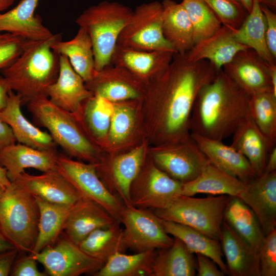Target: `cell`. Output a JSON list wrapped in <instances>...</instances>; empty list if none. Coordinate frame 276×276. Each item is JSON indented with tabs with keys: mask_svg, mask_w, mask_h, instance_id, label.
Returning <instances> with one entry per match:
<instances>
[{
	"mask_svg": "<svg viewBox=\"0 0 276 276\" xmlns=\"http://www.w3.org/2000/svg\"><path fill=\"white\" fill-rule=\"evenodd\" d=\"M219 71L208 60L191 61L174 54L167 68L146 84L141 100V117L149 146L190 138V120L197 96Z\"/></svg>",
	"mask_w": 276,
	"mask_h": 276,
	"instance_id": "cell-1",
	"label": "cell"
},
{
	"mask_svg": "<svg viewBox=\"0 0 276 276\" xmlns=\"http://www.w3.org/2000/svg\"><path fill=\"white\" fill-rule=\"evenodd\" d=\"M250 95L222 69L199 91L190 120V134L221 140L233 135L249 115Z\"/></svg>",
	"mask_w": 276,
	"mask_h": 276,
	"instance_id": "cell-2",
	"label": "cell"
},
{
	"mask_svg": "<svg viewBox=\"0 0 276 276\" xmlns=\"http://www.w3.org/2000/svg\"><path fill=\"white\" fill-rule=\"evenodd\" d=\"M60 39L61 35L57 34L43 40H29L20 55L1 71L23 102L47 97V89L56 80L59 69V56L51 47Z\"/></svg>",
	"mask_w": 276,
	"mask_h": 276,
	"instance_id": "cell-3",
	"label": "cell"
},
{
	"mask_svg": "<svg viewBox=\"0 0 276 276\" xmlns=\"http://www.w3.org/2000/svg\"><path fill=\"white\" fill-rule=\"evenodd\" d=\"M28 109L36 123L48 130L67 156L92 164L100 160L104 152L93 142L72 113L53 104L46 96L28 101Z\"/></svg>",
	"mask_w": 276,
	"mask_h": 276,
	"instance_id": "cell-4",
	"label": "cell"
},
{
	"mask_svg": "<svg viewBox=\"0 0 276 276\" xmlns=\"http://www.w3.org/2000/svg\"><path fill=\"white\" fill-rule=\"evenodd\" d=\"M39 215L35 197L18 178L11 181L0 197V229L19 252H32Z\"/></svg>",
	"mask_w": 276,
	"mask_h": 276,
	"instance_id": "cell-5",
	"label": "cell"
},
{
	"mask_svg": "<svg viewBox=\"0 0 276 276\" xmlns=\"http://www.w3.org/2000/svg\"><path fill=\"white\" fill-rule=\"evenodd\" d=\"M132 14L133 10L127 6L104 1L89 7L76 19V23L91 39L96 71L111 64L118 37Z\"/></svg>",
	"mask_w": 276,
	"mask_h": 276,
	"instance_id": "cell-6",
	"label": "cell"
},
{
	"mask_svg": "<svg viewBox=\"0 0 276 276\" xmlns=\"http://www.w3.org/2000/svg\"><path fill=\"white\" fill-rule=\"evenodd\" d=\"M231 197L196 198L181 195L168 208L153 213L161 219L186 225L220 241L224 211Z\"/></svg>",
	"mask_w": 276,
	"mask_h": 276,
	"instance_id": "cell-7",
	"label": "cell"
},
{
	"mask_svg": "<svg viewBox=\"0 0 276 276\" xmlns=\"http://www.w3.org/2000/svg\"><path fill=\"white\" fill-rule=\"evenodd\" d=\"M163 7L157 1L143 3L120 33L117 45L136 50L166 51L176 54L163 33Z\"/></svg>",
	"mask_w": 276,
	"mask_h": 276,
	"instance_id": "cell-8",
	"label": "cell"
},
{
	"mask_svg": "<svg viewBox=\"0 0 276 276\" xmlns=\"http://www.w3.org/2000/svg\"><path fill=\"white\" fill-rule=\"evenodd\" d=\"M182 183L158 168L147 152L144 164L130 187L131 204L145 209H166L181 195Z\"/></svg>",
	"mask_w": 276,
	"mask_h": 276,
	"instance_id": "cell-9",
	"label": "cell"
},
{
	"mask_svg": "<svg viewBox=\"0 0 276 276\" xmlns=\"http://www.w3.org/2000/svg\"><path fill=\"white\" fill-rule=\"evenodd\" d=\"M146 140L128 151L110 155L104 152L95 164L98 176L106 188L125 205H131L130 190L146 158Z\"/></svg>",
	"mask_w": 276,
	"mask_h": 276,
	"instance_id": "cell-10",
	"label": "cell"
},
{
	"mask_svg": "<svg viewBox=\"0 0 276 276\" xmlns=\"http://www.w3.org/2000/svg\"><path fill=\"white\" fill-rule=\"evenodd\" d=\"M56 170L70 182L82 198L98 203L119 221L125 204L106 188L97 175L95 164L75 160L66 155L59 154Z\"/></svg>",
	"mask_w": 276,
	"mask_h": 276,
	"instance_id": "cell-11",
	"label": "cell"
},
{
	"mask_svg": "<svg viewBox=\"0 0 276 276\" xmlns=\"http://www.w3.org/2000/svg\"><path fill=\"white\" fill-rule=\"evenodd\" d=\"M148 154L158 168L182 183L195 179L209 162L191 137L180 142L149 145Z\"/></svg>",
	"mask_w": 276,
	"mask_h": 276,
	"instance_id": "cell-12",
	"label": "cell"
},
{
	"mask_svg": "<svg viewBox=\"0 0 276 276\" xmlns=\"http://www.w3.org/2000/svg\"><path fill=\"white\" fill-rule=\"evenodd\" d=\"M119 221L124 226L127 249L137 252L168 247L173 243L174 238L166 233L159 218L147 209L124 205Z\"/></svg>",
	"mask_w": 276,
	"mask_h": 276,
	"instance_id": "cell-13",
	"label": "cell"
},
{
	"mask_svg": "<svg viewBox=\"0 0 276 276\" xmlns=\"http://www.w3.org/2000/svg\"><path fill=\"white\" fill-rule=\"evenodd\" d=\"M51 276H78L96 273L104 263L90 257L62 233L52 245L30 254Z\"/></svg>",
	"mask_w": 276,
	"mask_h": 276,
	"instance_id": "cell-14",
	"label": "cell"
},
{
	"mask_svg": "<svg viewBox=\"0 0 276 276\" xmlns=\"http://www.w3.org/2000/svg\"><path fill=\"white\" fill-rule=\"evenodd\" d=\"M141 100L113 103L105 153L110 155L122 153L146 140L141 117Z\"/></svg>",
	"mask_w": 276,
	"mask_h": 276,
	"instance_id": "cell-15",
	"label": "cell"
},
{
	"mask_svg": "<svg viewBox=\"0 0 276 276\" xmlns=\"http://www.w3.org/2000/svg\"><path fill=\"white\" fill-rule=\"evenodd\" d=\"M85 84L94 96L112 103L142 99L146 88V83L128 70L112 64L95 70Z\"/></svg>",
	"mask_w": 276,
	"mask_h": 276,
	"instance_id": "cell-16",
	"label": "cell"
},
{
	"mask_svg": "<svg viewBox=\"0 0 276 276\" xmlns=\"http://www.w3.org/2000/svg\"><path fill=\"white\" fill-rule=\"evenodd\" d=\"M58 56V75L55 81L48 87L47 96L53 104L77 117L84 102L93 95L67 57Z\"/></svg>",
	"mask_w": 276,
	"mask_h": 276,
	"instance_id": "cell-17",
	"label": "cell"
},
{
	"mask_svg": "<svg viewBox=\"0 0 276 276\" xmlns=\"http://www.w3.org/2000/svg\"><path fill=\"white\" fill-rule=\"evenodd\" d=\"M270 66L254 50L248 48L238 52L222 70L237 85L251 95L265 91L273 93Z\"/></svg>",
	"mask_w": 276,
	"mask_h": 276,
	"instance_id": "cell-18",
	"label": "cell"
},
{
	"mask_svg": "<svg viewBox=\"0 0 276 276\" xmlns=\"http://www.w3.org/2000/svg\"><path fill=\"white\" fill-rule=\"evenodd\" d=\"M238 197L254 212L265 236L276 228V171L255 177Z\"/></svg>",
	"mask_w": 276,
	"mask_h": 276,
	"instance_id": "cell-19",
	"label": "cell"
},
{
	"mask_svg": "<svg viewBox=\"0 0 276 276\" xmlns=\"http://www.w3.org/2000/svg\"><path fill=\"white\" fill-rule=\"evenodd\" d=\"M20 95L11 90L5 107L0 110V120L11 128L16 141L42 150H57V144L49 132L41 130L23 114Z\"/></svg>",
	"mask_w": 276,
	"mask_h": 276,
	"instance_id": "cell-20",
	"label": "cell"
},
{
	"mask_svg": "<svg viewBox=\"0 0 276 276\" xmlns=\"http://www.w3.org/2000/svg\"><path fill=\"white\" fill-rule=\"evenodd\" d=\"M174 54L169 51H147L116 44L111 64L127 69L147 84L165 72Z\"/></svg>",
	"mask_w": 276,
	"mask_h": 276,
	"instance_id": "cell-21",
	"label": "cell"
},
{
	"mask_svg": "<svg viewBox=\"0 0 276 276\" xmlns=\"http://www.w3.org/2000/svg\"><path fill=\"white\" fill-rule=\"evenodd\" d=\"M116 221L98 203L81 198L71 209L64 225L63 234L79 245L92 232L108 227Z\"/></svg>",
	"mask_w": 276,
	"mask_h": 276,
	"instance_id": "cell-22",
	"label": "cell"
},
{
	"mask_svg": "<svg viewBox=\"0 0 276 276\" xmlns=\"http://www.w3.org/2000/svg\"><path fill=\"white\" fill-rule=\"evenodd\" d=\"M57 151L42 150L21 144H13L0 150V165L10 181L17 179L26 169L42 172L56 169Z\"/></svg>",
	"mask_w": 276,
	"mask_h": 276,
	"instance_id": "cell-23",
	"label": "cell"
},
{
	"mask_svg": "<svg viewBox=\"0 0 276 276\" xmlns=\"http://www.w3.org/2000/svg\"><path fill=\"white\" fill-rule=\"evenodd\" d=\"M35 197L49 202L73 206L82 197L56 169L33 175L25 171L17 178Z\"/></svg>",
	"mask_w": 276,
	"mask_h": 276,
	"instance_id": "cell-24",
	"label": "cell"
},
{
	"mask_svg": "<svg viewBox=\"0 0 276 276\" xmlns=\"http://www.w3.org/2000/svg\"><path fill=\"white\" fill-rule=\"evenodd\" d=\"M200 150L216 167L245 183L256 176L247 159L222 141L190 134Z\"/></svg>",
	"mask_w": 276,
	"mask_h": 276,
	"instance_id": "cell-25",
	"label": "cell"
},
{
	"mask_svg": "<svg viewBox=\"0 0 276 276\" xmlns=\"http://www.w3.org/2000/svg\"><path fill=\"white\" fill-rule=\"evenodd\" d=\"M39 0H20L13 8L0 13V33L8 32L31 41L48 39L53 34L35 14Z\"/></svg>",
	"mask_w": 276,
	"mask_h": 276,
	"instance_id": "cell-26",
	"label": "cell"
},
{
	"mask_svg": "<svg viewBox=\"0 0 276 276\" xmlns=\"http://www.w3.org/2000/svg\"><path fill=\"white\" fill-rule=\"evenodd\" d=\"M248 48L236 40L234 29L222 25L213 35L194 44L186 55L191 61L208 60L220 71L238 52Z\"/></svg>",
	"mask_w": 276,
	"mask_h": 276,
	"instance_id": "cell-27",
	"label": "cell"
},
{
	"mask_svg": "<svg viewBox=\"0 0 276 276\" xmlns=\"http://www.w3.org/2000/svg\"><path fill=\"white\" fill-rule=\"evenodd\" d=\"M232 136L231 146L247 159L256 176L262 175L269 154L275 143L260 131L250 114Z\"/></svg>",
	"mask_w": 276,
	"mask_h": 276,
	"instance_id": "cell-28",
	"label": "cell"
},
{
	"mask_svg": "<svg viewBox=\"0 0 276 276\" xmlns=\"http://www.w3.org/2000/svg\"><path fill=\"white\" fill-rule=\"evenodd\" d=\"M220 242L226 261L227 274L260 276L258 253L224 221Z\"/></svg>",
	"mask_w": 276,
	"mask_h": 276,
	"instance_id": "cell-29",
	"label": "cell"
},
{
	"mask_svg": "<svg viewBox=\"0 0 276 276\" xmlns=\"http://www.w3.org/2000/svg\"><path fill=\"white\" fill-rule=\"evenodd\" d=\"M245 186L246 183L209 161L195 179L182 183L181 195L194 196L198 194H208L239 197Z\"/></svg>",
	"mask_w": 276,
	"mask_h": 276,
	"instance_id": "cell-30",
	"label": "cell"
},
{
	"mask_svg": "<svg viewBox=\"0 0 276 276\" xmlns=\"http://www.w3.org/2000/svg\"><path fill=\"white\" fill-rule=\"evenodd\" d=\"M114 109V105L102 97L93 96L84 102L75 117L93 141L104 152Z\"/></svg>",
	"mask_w": 276,
	"mask_h": 276,
	"instance_id": "cell-31",
	"label": "cell"
},
{
	"mask_svg": "<svg viewBox=\"0 0 276 276\" xmlns=\"http://www.w3.org/2000/svg\"><path fill=\"white\" fill-rule=\"evenodd\" d=\"M162 29L164 37L176 53L184 54L194 46L192 27L181 3L164 0Z\"/></svg>",
	"mask_w": 276,
	"mask_h": 276,
	"instance_id": "cell-32",
	"label": "cell"
},
{
	"mask_svg": "<svg viewBox=\"0 0 276 276\" xmlns=\"http://www.w3.org/2000/svg\"><path fill=\"white\" fill-rule=\"evenodd\" d=\"M223 221L258 253L265 235L256 215L240 198L231 197Z\"/></svg>",
	"mask_w": 276,
	"mask_h": 276,
	"instance_id": "cell-33",
	"label": "cell"
},
{
	"mask_svg": "<svg viewBox=\"0 0 276 276\" xmlns=\"http://www.w3.org/2000/svg\"><path fill=\"white\" fill-rule=\"evenodd\" d=\"M159 219L166 233L180 240L190 252L200 254L209 257L225 274H227L220 241L211 238L186 225Z\"/></svg>",
	"mask_w": 276,
	"mask_h": 276,
	"instance_id": "cell-34",
	"label": "cell"
},
{
	"mask_svg": "<svg viewBox=\"0 0 276 276\" xmlns=\"http://www.w3.org/2000/svg\"><path fill=\"white\" fill-rule=\"evenodd\" d=\"M51 48L58 55L67 57L85 83L91 79L95 71L94 54L91 39L84 29L79 27L73 38L68 41L58 40Z\"/></svg>",
	"mask_w": 276,
	"mask_h": 276,
	"instance_id": "cell-35",
	"label": "cell"
},
{
	"mask_svg": "<svg viewBox=\"0 0 276 276\" xmlns=\"http://www.w3.org/2000/svg\"><path fill=\"white\" fill-rule=\"evenodd\" d=\"M169 247L158 249L155 257L152 276H194L196 260L183 243L174 237Z\"/></svg>",
	"mask_w": 276,
	"mask_h": 276,
	"instance_id": "cell-36",
	"label": "cell"
},
{
	"mask_svg": "<svg viewBox=\"0 0 276 276\" xmlns=\"http://www.w3.org/2000/svg\"><path fill=\"white\" fill-rule=\"evenodd\" d=\"M234 37L239 43L254 50L269 65H275L266 41V22L258 0H252L251 11L241 26L234 29Z\"/></svg>",
	"mask_w": 276,
	"mask_h": 276,
	"instance_id": "cell-37",
	"label": "cell"
},
{
	"mask_svg": "<svg viewBox=\"0 0 276 276\" xmlns=\"http://www.w3.org/2000/svg\"><path fill=\"white\" fill-rule=\"evenodd\" d=\"M35 197L40 215L37 240L30 254L39 252L59 238L63 232L65 221L72 207L49 202Z\"/></svg>",
	"mask_w": 276,
	"mask_h": 276,
	"instance_id": "cell-38",
	"label": "cell"
},
{
	"mask_svg": "<svg viewBox=\"0 0 276 276\" xmlns=\"http://www.w3.org/2000/svg\"><path fill=\"white\" fill-rule=\"evenodd\" d=\"M156 249L127 255L119 252L112 256L95 276H152Z\"/></svg>",
	"mask_w": 276,
	"mask_h": 276,
	"instance_id": "cell-39",
	"label": "cell"
},
{
	"mask_svg": "<svg viewBox=\"0 0 276 276\" xmlns=\"http://www.w3.org/2000/svg\"><path fill=\"white\" fill-rule=\"evenodd\" d=\"M120 222L99 228L89 234L79 244L80 248L90 257L104 263L119 252L127 249L124 241L123 229Z\"/></svg>",
	"mask_w": 276,
	"mask_h": 276,
	"instance_id": "cell-40",
	"label": "cell"
},
{
	"mask_svg": "<svg viewBox=\"0 0 276 276\" xmlns=\"http://www.w3.org/2000/svg\"><path fill=\"white\" fill-rule=\"evenodd\" d=\"M249 114L260 131L276 142V96L271 91L250 95Z\"/></svg>",
	"mask_w": 276,
	"mask_h": 276,
	"instance_id": "cell-41",
	"label": "cell"
},
{
	"mask_svg": "<svg viewBox=\"0 0 276 276\" xmlns=\"http://www.w3.org/2000/svg\"><path fill=\"white\" fill-rule=\"evenodd\" d=\"M191 23L194 44L210 37L222 26L215 13L203 0H182Z\"/></svg>",
	"mask_w": 276,
	"mask_h": 276,
	"instance_id": "cell-42",
	"label": "cell"
},
{
	"mask_svg": "<svg viewBox=\"0 0 276 276\" xmlns=\"http://www.w3.org/2000/svg\"><path fill=\"white\" fill-rule=\"evenodd\" d=\"M215 13L222 25L238 29L248 13L239 0H203Z\"/></svg>",
	"mask_w": 276,
	"mask_h": 276,
	"instance_id": "cell-43",
	"label": "cell"
},
{
	"mask_svg": "<svg viewBox=\"0 0 276 276\" xmlns=\"http://www.w3.org/2000/svg\"><path fill=\"white\" fill-rule=\"evenodd\" d=\"M260 276L276 275V228L265 235L258 251Z\"/></svg>",
	"mask_w": 276,
	"mask_h": 276,
	"instance_id": "cell-44",
	"label": "cell"
},
{
	"mask_svg": "<svg viewBox=\"0 0 276 276\" xmlns=\"http://www.w3.org/2000/svg\"><path fill=\"white\" fill-rule=\"evenodd\" d=\"M29 41L10 33H0V72L20 55Z\"/></svg>",
	"mask_w": 276,
	"mask_h": 276,
	"instance_id": "cell-45",
	"label": "cell"
},
{
	"mask_svg": "<svg viewBox=\"0 0 276 276\" xmlns=\"http://www.w3.org/2000/svg\"><path fill=\"white\" fill-rule=\"evenodd\" d=\"M11 276H47L45 272L40 271L37 267V261L30 254L15 260L10 274Z\"/></svg>",
	"mask_w": 276,
	"mask_h": 276,
	"instance_id": "cell-46",
	"label": "cell"
},
{
	"mask_svg": "<svg viewBox=\"0 0 276 276\" xmlns=\"http://www.w3.org/2000/svg\"><path fill=\"white\" fill-rule=\"evenodd\" d=\"M266 22V41L272 57L276 59V14L265 5L260 4Z\"/></svg>",
	"mask_w": 276,
	"mask_h": 276,
	"instance_id": "cell-47",
	"label": "cell"
},
{
	"mask_svg": "<svg viewBox=\"0 0 276 276\" xmlns=\"http://www.w3.org/2000/svg\"><path fill=\"white\" fill-rule=\"evenodd\" d=\"M196 255L197 276H224V273L218 265L209 257L200 254Z\"/></svg>",
	"mask_w": 276,
	"mask_h": 276,
	"instance_id": "cell-48",
	"label": "cell"
},
{
	"mask_svg": "<svg viewBox=\"0 0 276 276\" xmlns=\"http://www.w3.org/2000/svg\"><path fill=\"white\" fill-rule=\"evenodd\" d=\"M19 252L17 248L0 252V276L10 275Z\"/></svg>",
	"mask_w": 276,
	"mask_h": 276,
	"instance_id": "cell-49",
	"label": "cell"
},
{
	"mask_svg": "<svg viewBox=\"0 0 276 276\" xmlns=\"http://www.w3.org/2000/svg\"><path fill=\"white\" fill-rule=\"evenodd\" d=\"M16 142L10 127L0 120V150Z\"/></svg>",
	"mask_w": 276,
	"mask_h": 276,
	"instance_id": "cell-50",
	"label": "cell"
},
{
	"mask_svg": "<svg viewBox=\"0 0 276 276\" xmlns=\"http://www.w3.org/2000/svg\"><path fill=\"white\" fill-rule=\"evenodd\" d=\"M11 90L7 80L0 75V110L6 105L9 92Z\"/></svg>",
	"mask_w": 276,
	"mask_h": 276,
	"instance_id": "cell-51",
	"label": "cell"
},
{
	"mask_svg": "<svg viewBox=\"0 0 276 276\" xmlns=\"http://www.w3.org/2000/svg\"><path fill=\"white\" fill-rule=\"evenodd\" d=\"M276 171V147L270 151L265 166L264 173H271Z\"/></svg>",
	"mask_w": 276,
	"mask_h": 276,
	"instance_id": "cell-52",
	"label": "cell"
},
{
	"mask_svg": "<svg viewBox=\"0 0 276 276\" xmlns=\"http://www.w3.org/2000/svg\"><path fill=\"white\" fill-rule=\"evenodd\" d=\"M16 248L4 236L0 229V252Z\"/></svg>",
	"mask_w": 276,
	"mask_h": 276,
	"instance_id": "cell-53",
	"label": "cell"
},
{
	"mask_svg": "<svg viewBox=\"0 0 276 276\" xmlns=\"http://www.w3.org/2000/svg\"><path fill=\"white\" fill-rule=\"evenodd\" d=\"M10 183L6 169L0 165V185L5 189Z\"/></svg>",
	"mask_w": 276,
	"mask_h": 276,
	"instance_id": "cell-54",
	"label": "cell"
},
{
	"mask_svg": "<svg viewBox=\"0 0 276 276\" xmlns=\"http://www.w3.org/2000/svg\"><path fill=\"white\" fill-rule=\"evenodd\" d=\"M270 75L272 88V91L276 96V65L270 66Z\"/></svg>",
	"mask_w": 276,
	"mask_h": 276,
	"instance_id": "cell-55",
	"label": "cell"
},
{
	"mask_svg": "<svg viewBox=\"0 0 276 276\" xmlns=\"http://www.w3.org/2000/svg\"><path fill=\"white\" fill-rule=\"evenodd\" d=\"M260 4H262L268 7L273 12L276 9V0H258Z\"/></svg>",
	"mask_w": 276,
	"mask_h": 276,
	"instance_id": "cell-56",
	"label": "cell"
},
{
	"mask_svg": "<svg viewBox=\"0 0 276 276\" xmlns=\"http://www.w3.org/2000/svg\"><path fill=\"white\" fill-rule=\"evenodd\" d=\"M15 0H0V13L8 9Z\"/></svg>",
	"mask_w": 276,
	"mask_h": 276,
	"instance_id": "cell-57",
	"label": "cell"
},
{
	"mask_svg": "<svg viewBox=\"0 0 276 276\" xmlns=\"http://www.w3.org/2000/svg\"><path fill=\"white\" fill-rule=\"evenodd\" d=\"M249 13L252 6V0H239Z\"/></svg>",
	"mask_w": 276,
	"mask_h": 276,
	"instance_id": "cell-58",
	"label": "cell"
},
{
	"mask_svg": "<svg viewBox=\"0 0 276 276\" xmlns=\"http://www.w3.org/2000/svg\"><path fill=\"white\" fill-rule=\"evenodd\" d=\"M4 189L0 185V197L4 192Z\"/></svg>",
	"mask_w": 276,
	"mask_h": 276,
	"instance_id": "cell-59",
	"label": "cell"
}]
</instances>
